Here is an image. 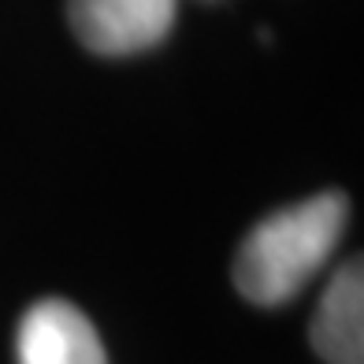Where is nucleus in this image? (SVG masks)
Instances as JSON below:
<instances>
[{
  "label": "nucleus",
  "mask_w": 364,
  "mask_h": 364,
  "mask_svg": "<svg viewBox=\"0 0 364 364\" xmlns=\"http://www.w3.org/2000/svg\"><path fill=\"white\" fill-rule=\"evenodd\" d=\"M350 201L338 190L312 193L260 220L235 257V287L253 305H283L316 275L342 242Z\"/></svg>",
  "instance_id": "1"
},
{
  "label": "nucleus",
  "mask_w": 364,
  "mask_h": 364,
  "mask_svg": "<svg viewBox=\"0 0 364 364\" xmlns=\"http://www.w3.org/2000/svg\"><path fill=\"white\" fill-rule=\"evenodd\" d=\"M178 0H68L75 38L97 56H134L171 34Z\"/></svg>",
  "instance_id": "2"
},
{
  "label": "nucleus",
  "mask_w": 364,
  "mask_h": 364,
  "mask_svg": "<svg viewBox=\"0 0 364 364\" xmlns=\"http://www.w3.org/2000/svg\"><path fill=\"white\" fill-rule=\"evenodd\" d=\"M15 357L19 364H108L90 316L60 297H45L19 320Z\"/></svg>",
  "instance_id": "3"
},
{
  "label": "nucleus",
  "mask_w": 364,
  "mask_h": 364,
  "mask_svg": "<svg viewBox=\"0 0 364 364\" xmlns=\"http://www.w3.org/2000/svg\"><path fill=\"white\" fill-rule=\"evenodd\" d=\"M312 350L327 364H364V272L357 257L331 275L320 297Z\"/></svg>",
  "instance_id": "4"
}]
</instances>
